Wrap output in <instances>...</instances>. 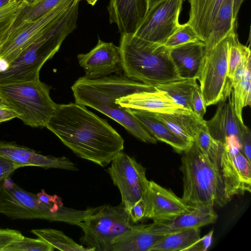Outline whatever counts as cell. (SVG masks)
Masks as SVG:
<instances>
[{"label":"cell","mask_w":251,"mask_h":251,"mask_svg":"<svg viewBox=\"0 0 251 251\" xmlns=\"http://www.w3.org/2000/svg\"><path fill=\"white\" fill-rule=\"evenodd\" d=\"M76 0H64L42 16L12 30L0 48V61L6 66L9 64L25 48L35 41L51 22Z\"/></svg>","instance_id":"7c38bea8"},{"label":"cell","mask_w":251,"mask_h":251,"mask_svg":"<svg viewBox=\"0 0 251 251\" xmlns=\"http://www.w3.org/2000/svg\"><path fill=\"white\" fill-rule=\"evenodd\" d=\"M169 49L180 78L198 80L205 54V43L198 41Z\"/></svg>","instance_id":"ffe728a7"},{"label":"cell","mask_w":251,"mask_h":251,"mask_svg":"<svg viewBox=\"0 0 251 251\" xmlns=\"http://www.w3.org/2000/svg\"><path fill=\"white\" fill-rule=\"evenodd\" d=\"M54 249L40 238L35 239L23 236L11 243L4 251H53Z\"/></svg>","instance_id":"d590c367"},{"label":"cell","mask_w":251,"mask_h":251,"mask_svg":"<svg viewBox=\"0 0 251 251\" xmlns=\"http://www.w3.org/2000/svg\"><path fill=\"white\" fill-rule=\"evenodd\" d=\"M146 204L144 198H142L137 201L132 207L129 214L133 224L145 218Z\"/></svg>","instance_id":"b9f144b4"},{"label":"cell","mask_w":251,"mask_h":251,"mask_svg":"<svg viewBox=\"0 0 251 251\" xmlns=\"http://www.w3.org/2000/svg\"><path fill=\"white\" fill-rule=\"evenodd\" d=\"M22 167L19 164L0 157V190L4 181L18 169Z\"/></svg>","instance_id":"f35d334b"},{"label":"cell","mask_w":251,"mask_h":251,"mask_svg":"<svg viewBox=\"0 0 251 251\" xmlns=\"http://www.w3.org/2000/svg\"><path fill=\"white\" fill-rule=\"evenodd\" d=\"M151 113L176 134L191 143L194 142L199 129L206 121L193 112L189 114Z\"/></svg>","instance_id":"d4e9b609"},{"label":"cell","mask_w":251,"mask_h":251,"mask_svg":"<svg viewBox=\"0 0 251 251\" xmlns=\"http://www.w3.org/2000/svg\"><path fill=\"white\" fill-rule=\"evenodd\" d=\"M11 0H0V8L6 5Z\"/></svg>","instance_id":"c3c4849f"},{"label":"cell","mask_w":251,"mask_h":251,"mask_svg":"<svg viewBox=\"0 0 251 251\" xmlns=\"http://www.w3.org/2000/svg\"><path fill=\"white\" fill-rule=\"evenodd\" d=\"M206 107L200 86L198 84L195 88L192 95V110L198 117L203 119V116L206 112Z\"/></svg>","instance_id":"ab89813d"},{"label":"cell","mask_w":251,"mask_h":251,"mask_svg":"<svg viewBox=\"0 0 251 251\" xmlns=\"http://www.w3.org/2000/svg\"><path fill=\"white\" fill-rule=\"evenodd\" d=\"M122 69L127 78L154 87L180 79L170 49L134 34H121Z\"/></svg>","instance_id":"277c9868"},{"label":"cell","mask_w":251,"mask_h":251,"mask_svg":"<svg viewBox=\"0 0 251 251\" xmlns=\"http://www.w3.org/2000/svg\"><path fill=\"white\" fill-rule=\"evenodd\" d=\"M79 1L81 0H79ZM87 2L91 5L92 6H94L96 3V2H97V1L98 0H85Z\"/></svg>","instance_id":"681fc988"},{"label":"cell","mask_w":251,"mask_h":251,"mask_svg":"<svg viewBox=\"0 0 251 251\" xmlns=\"http://www.w3.org/2000/svg\"><path fill=\"white\" fill-rule=\"evenodd\" d=\"M218 217L213 207L196 206L172 218L153 221L149 226L154 233L165 235L213 224L216 221Z\"/></svg>","instance_id":"ac0fdd59"},{"label":"cell","mask_w":251,"mask_h":251,"mask_svg":"<svg viewBox=\"0 0 251 251\" xmlns=\"http://www.w3.org/2000/svg\"><path fill=\"white\" fill-rule=\"evenodd\" d=\"M129 112L145 129L157 140L163 142L177 152L188 150L193 143L188 142L176 134L162 122L155 118L151 112L128 108Z\"/></svg>","instance_id":"44dd1931"},{"label":"cell","mask_w":251,"mask_h":251,"mask_svg":"<svg viewBox=\"0 0 251 251\" xmlns=\"http://www.w3.org/2000/svg\"><path fill=\"white\" fill-rule=\"evenodd\" d=\"M36 195L39 199L45 203L63 206L62 199L61 197L56 195H49L44 189L41 190Z\"/></svg>","instance_id":"ee69618b"},{"label":"cell","mask_w":251,"mask_h":251,"mask_svg":"<svg viewBox=\"0 0 251 251\" xmlns=\"http://www.w3.org/2000/svg\"><path fill=\"white\" fill-rule=\"evenodd\" d=\"M0 157L16 163L22 167L31 166L45 169L78 170L76 164L65 156L44 155L13 142L0 141Z\"/></svg>","instance_id":"2e32d148"},{"label":"cell","mask_w":251,"mask_h":251,"mask_svg":"<svg viewBox=\"0 0 251 251\" xmlns=\"http://www.w3.org/2000/svg\"><path fill=\"white\" fill-rule=\"evenodd\" d=\"M244 0H233V22L236 26L237 25V18L239 9Z\"/></svg>","instance_id":"f6af8a7d"},{"label":"cell","mask_w":251,"mask_h":251,"mask_svg":"<svg viewBox=\"0 0 251 251\" xmlns=\"http://www.w3.org/2000/svg\"><path fill=\"white\" fill-rule=\"evenodd\" d=\"M144 198L146 204L145 218L153 221L172 218L192 207L173 192L153 180L149 181Z\"/></svg>","instance_id":"9a60e30c"},{"label":"cell","mask_w":251,"mask_h":251,"mask_svg":"<svg viewBox=\"0 0 251 251\" xmlns=\"http://www.w3.org/2000/svg\"><path fill=\"white\" fill-rule=\"evenodd\" d=\"M64 0H41L32 5H26L25 3L14 23L11 30L25 23L42 16Z\"/></svg>","instance_id":"1f68e13d"},{"label":"cell","mask_w":251,"mask_h":251,"mask_svg":"<svg viewBox=\"0 0 251 251\" xmlns=\"http://www.w3.org/2000/svg\"></svg>","instance_id":"f907efd6"},{"label":"cell","mask_w":251,"mask_h":251,"mask_svg":"<svg viewBox=\"0 0 251 251\" xmlns=\"http://www.w3.org/2000/svg\"><path fill=\"white\" fill-rule=\"evenodd\" d=\"M164 235L155 234L149 225H134L113 241L111 251H150Z\"/></svg>","instance_id":"cb8c5ba5"},{"label":"cell","mask_w":251,"mask_h":251,"mask_svg":"<svg viewBox=\"0 0 251 251\" xmlns=\"http://www.w3.org/2000/svg\"><path fill=\"white\" fill-rule=\"evenodd\" d=\"M251 67L245 73L242 79L232 85L231 98L236 114L241 123H244L242 118L243 108L251 104Z\"/></svg>","instance_id":"4dcf8cb0"},{"label":"cell","mask_w":251,"mask_h":251,"mask_svg":"<svg viewBox=\"0 0 251 251\" xmlns=\"http://www.w3.org/2000/svg\"><path fill=\"white\" fill-rule=\"evenodd\" d=\"M134 225L122 203L104 204L97 207L80 223L83 234L80 240L93 251H111L114 240Z\"/></svg>","instance_id":"ba28073f"},{"label":"cell","mask_w":251,"mask_h":251,"mask_svg":"<svg viewBox=\"0 0 251 251\" xmlns=\"http://www.w3.org/2000/svg\"><path fill=\"white\" fill-rule=\"evenodd\" d=\"M24 2L26 5H32L38 2L41 0H23Z\"/></svg>","instance_id":"7dc6e473"},{"label":"cell","mask_w":251,"mask_h":251,"mask_svg":"<svg viewBox=\"0 0 251 251\" xmlns=\"http://www.w3.org/2000/svg\"><path fill=\"white\" fill-rule=\"evenodd\" d=\"M31 232L48 243L54 249L62 251H93L76 243L62 231L52 229H33Z\"/></svg>","instance_id":"f1b7e54d"},{"label":"cell","mask_w":251,"mask_h":251,"mask_svg":"<svg viewBox=\"0 0 251 251\" xmlns=\"http://www.w3.org/2000/svg\"><path fill=\"white\" fill-rule=\"evenodd\" d=\"M51 87L40 79L0 83V99L12 107L26 125L46 127L57 104L51 99Z\"/></svg>","instance_id":"52a82bcc"},{"label":"cell","mask_w":251,"mask_h":251,"mask_svg":"<svg viewBox=\"0 0 251 251\" xmlns=\"http://www.w3.org/2000/svg\"><path fill=\"white\" fill-rule=\"evenodd\" d=\"M240 131V143L242 151L249 160L251 162V134L250 129L244 123L239 122Z\"/></svg>","instance_id":"8d00e7d4"},{"label":"cell","mask_w":251,"mask_h":251,"mask_svg":"<svg viewBox=\"0 0 251 251\" xmlns=\"http://www.w3.org/2000/svg\"><path fill=\"white\" fill-rule=\"evenodd\" d=\"M47 204L36 194L27 192L8 178L0 190V213L14 219H43L79 226L91 212Z\"/></svg>","instance_id":"8992f818"},{"label":"cell","mask_w":251,"mask_h":251,"mask_svg":"<svg viewBox=\"0 0 251 251\" xmlns=\"http://www.w3.org/2000/svg\"><path fill=\"white\" fill-rule=\"evenodd\" d=\"M190 5L187 23L194 29L200 40L206 42L224 0H188Z\"/></svg>","instance_id":"7402d4cb"},{"label":"cell","mask_w":251,"mask_h":251,"mask_svg":"<svg viewBox=\"0 0 251 251\" xmlns=\"http://www.w3.org/2000/svg\"><path fill=\"white\" fill-rule=\"evenodd\" d=\"M79 2L76 1L12 62L0 70V83L40 79L43 65L54 56L66 37L76 28Z\"/></svg>","instance_id":"3957f363"},{"label":"cell","mask_w":251,"mask_h":251,"mask_svg":"<svg viewBox=\"0 0 251 251\" xmlns=\"http://www.w3.org/2000/svg\"><path fill=\"white\" fill-rule=\"evenodd\" d=\"M76 103L92 107L121 125L139 140L156 144L150 134L129 112L128 108L117 104L121 97L156 88L134 81L121 75H110L96 79L79 77L72 86Z\"/></svg>","instance_id":"7a4b0ae2"},{"label":"cell","mask_w":251,"mask_h":251,"mask_svg":"<svg viewBox=\"0 0 251 251\" xmlns=\"http://www.w3.org/2000/svg\"><path fill=\"white\" fill-rule=\"evenodd\" d=\"M198 85L196 79H180L155 86L159 90L166 92L177 104L190 111L194 90Z\"/></svg>","instance_id":"83f0119b"},{"label":"cell","mask_w":251,"mask_h":251,"mask_svg":"<svg viewBox=\"0 0 251 251\" xmlns=\"http://www.w3.org/2000/svg\"><path fill=\"white\" fill-rule=\"evenodd\" d=\"M236 28L237 26L233 22V0H224L217 14L213 29L204 43L205 51L213 48Z\"/></svg>","instance_id":"484cf974"},{"label":"cell","mask_w":251,"mask_h":251,"mask_svg":"<svg viewBox=\"0 0 251 251\" xmlns=\"http://www.w3.org/2000/svg\"><path fill=\"white\" fill-rule=\"evenodd\" d=\"M19 114L10 106L0 99V123L18 118Z\"/></svg>","instance_id":"7bdbcfd3"},{"label":"cell","mask_w":251,"mask_h":251,"mask_svg":"<svg viewBox=\"0 0 251 251\" xmlns=\"http://www.w3.org/2000/svg\"><path fill=\"white\" fill-rule=\"evenodd\" d=\"M46 127L76 155L102 167L124 149V140L116 130L76 102L57 104Z\"/></svg>","instance_id":"6da1fadb"},{"label":"cell","mask_w":251,"mask_h":251,"mask_svg":"<svg viewBox=\"0 0 251 251\" xmlns=\"http://www.w3.org/2000/svg\"><path fill=\"white\" fill-rule=\"evenodd\" d=\"M23 236L18 230L0 228V251H4L11 243L21 238Z\"/></svg>","instance_id":"74e56055"},{"label":"cell","mask_w":251,"mask_h":251,"mask_svg":"<svg viewBox=\"0 0 251 251\" xmlns=\"http://www.w3.org/2000/svg\"><path fill=\"white\" fill-rule=\"evenodd\" d=\"M106 171L120 191L121 203L129 213L133 205L144 198L148 189L146 169L122 151L112 160Z\"/></svg>","instance_id":"30bf717a"},{"label":"cell","mask_w":251,"mask_h":251,"mask_svg":"<svg viewBox=\"0 0 251 251\" xmlns=\"http://www.w3.org/2000/svg\"><path fill=\"white\" fill-rule=\"evenodd\" d=\"M200 237V228L171 233L159 240L150 251H185Z\"/></svg>","instance_id":"4316f807"},{"label":"cell","mask_w":251,"mask_h":251,"mask_svg":"<svg viewBox=\"0 0 251 251\" xmlns=\"http://www.w3.org/2000/svg\"><path fill=\"white\" fill-rule=\"evenodd\" d=\"M148 0V10L151 8L153 5H155L159 2L164 0Z\"/></svg>","instance_id":"bcb514c9"},{"label":"cell","mask_w":251,"mask_h":251,"mask_svg":"<svg viewBox=\"0 0 251 251\" xmlns=\"http://www.w3.org/2000/svg\"><path fill=\"white\" fill-rule=\"evenodd\" d=\"M24 5L23 0H11L0 8V48L6 40Z\"/></svg>","instance_id":"d6a6232c"},{"label":"cell","mask_w":251,"mask_h":251,"mask_svg":"<svg viewBox=\"0 0 251 251\" xmlns=\"http://www.w3.org/2000/svg\"><path fill=\"white\" fill-rule=\"evenodd\" d=\"M213 230L200 238L194 243L187 248L185 251H206L210 247L212 242Z\"/></svg>","instance_id":"60d3db41"},{"label":"cell","mask_w":251,"mask_h":251,"mask_svg":"<svg viewBox=\"0 0 251 251\" xmlns=\"http://www.w3.org/2000/svg\"><path fill=\"white\" fill-rule=\"evenodd\" d=\"M194 142L201 153L220 168L224 143L212 137L207 129L206 123L199 129Z\"/></svg>","instance_id":"f546056e"},{"label":"cell","mask_w":251,"mask_h":251,"mask_svg":"<svg viewBox=\"0 0 251 251\" xmlns=\"http://www.w3.org/2000/svg\"><path fill=\"white\" fill-rule=\"evenodd\" d=\"M115 102L125 108L152 113L189 114L193 112L176 103L166 92L156 89L121 97Z\"/></svg>","instance_id":"e0dca14e"},{"label":"cell","mask_w":251,"mask_h":251,"mask_svg":"<svg viewBox=\"0 0 251 251\" xmlns=\"http://www.w3.org/2000/svg\"><path fill=\"white\" fill-rule=\"evenodd\" d=\"M220 170L228 201L234 196L251 192V162L243 154L240 141L236 136L225 139Z\"/></svg>","instance_id":"8fae6325"},{"label":"cell","mask_w":251,"mask_h":251,"mask_svg":"<svg viewBox=\"0 0 251 251\" xmlns=\"http://www.w3.org/2000/svg\"><path fill=\"white\" fill-rule=\"evenodd\" d=\"M198 41L201 40L194 29L187 22L180 25L164 45L168 49H172Z\"/></svg>","instance_id":"e575fe53"},{"label":"cell","mask_w":251,"mask_h":251,"mask_svg":"<svg viewBox=\"0 0 251 251\" xmlns=\"http://www.w3.org/2000/svg\"><path fill=\"white\" fill-rule=\"evenodd\" d=\"M251 58V50L241 44L238 36L234 39L229 50L228 63V76L232 80L235 73L245 61Z\"/></svg>","instance_id":"836d02e7"},{"label":"cell","mask_w":251,"mask_h":251,"mask_svg":"<svg viewBox=\"0 0 251 251\" xmlns=\"http://www.w3.org/2000/svg\"><path fill=\"white\" fill-rule=\"evenodd\" d=\"M183 0H164L149 9L134 34L141 39L164 45L179 27Z\"/></svg>","instance_id":"4fadbf2b"},{"label":"cell","mask_w":251,"mask_h":251,"mask_svg":"<svg viewBox=\"0 0 251 251\" xmlns=\"http://www.w3.org/2000/svg\"><path fill=\"white\" fill-rule=\"evenodd\" d=\"M228 102L223 101L219 104L213 117L206 121V126L212 137L223 143L226 138L231 135L237 136L240 141L239 120L233 104L232 98H228Z\"/></svg>","instance_id":"603a6c76"},{"label":"cell","mask_w":251,"mask_h":251,"mask_svg":"<svg viewBox=\"0 0 251 251\" xmlns=\"http://www.w3.org/2000/svg\"><path fill=\"white\" fill-rule=\"evenodd\" d=\"M77 59L85 71L84 76L89 79L99 78L113 73L120 75L123 71L119 47L100 39L89 52L78 54Z\"/></svg>","instance_id":"5bb4252c"},{"label":"cell","mask_w":251,"mask_h":251,"mask_svg":"<svg viewBox=\"0 0 251 251\" xmlns=\"http://www.w3.org/2000/svg\"><path fill=\"white\" fill-rule=\"evenodd\" d=\"M181 199L191 207H223L228 201L220 168L203 154L195 142L183 152Z\"/></svg>","instance_id":"5b68a950"},{"label":"cell","mask_w":251,"mask_h":251,"mask_svg":"<svg viewBox=\"0 0 251 251\" xmlns=\"http://www.w3.org/2000/svg\"><path fill=\"white\" fill-rule=\"evenodd\" d=\"M237 36L233 29L226 37L205 51L198 80L206 106L225 101L230 96L232 80L228 76L230 47Z\"/></svg>","instance_id":"9c48e42d"},{"label":"cell","mask_w":251,"mask_h":251,"mask_svg":"<svg viewBox=\"0 0 251 251\" xmlns=\"http://www.w3.org/2000/svg\"><path fill=\"white\" fill-rule=\"evenodd\" d=\"M109 22L117 25L121 34H134L148 11L147 0H110Z\"/></svg>","instance_id":"d6986e66"}]
</instances>
